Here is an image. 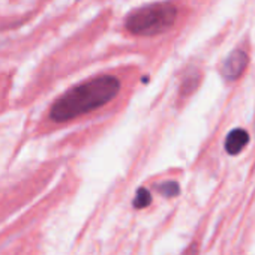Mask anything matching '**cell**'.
<instances>
[{"instance_id":"52a82bcc","label":"cell","mask_w":255,"mask_h":255,"mask_svg":"<svg viewBox=\"0 0 255 255\" xmlns=\"http://www.w3.org/2000/svg\"><path fill=\"white\" fill-rule=\"evenodd\" d=\"M156 189H158L164 197H170V198L179 195V192H180V188H179V183H177V182H164V183L158 185Z\"/></svg>"},{"instance_id":"277c9868","label":"cell","mask_w":255,"mask_h":255,"mask_svg":"<svg viewBox=\"0 0 255 255\" xmlns=\"http://www.w3.org/2000/svg\"><path fill=\"white\" fill-rule=\"evenodd\" d=\"M249 135L243 129H233L225 140V150L230 155H237L242 152V149L248 144Z\"/></svg>"},{"instance_id":"5b68a950","label":"cell","mask_w":255,"mask_h":255,"mask_svg":"<svg viewBox=\"0 0 255 255\" xmlns=\"http://www.w3.org/2000/svg\"><path fill=\"white\" fill-rule=\"evenodd\" d=\"M200 83V72H189L185 80H183V84H182V90H183V95H188L191 92H194L197 89Z\"/></svg>"},{"instance_id":"7a4b0ae2","label":"cell","mask_w":255,"mask_h":255,"mask_svg":"<svg viewBox=\"0 0 255 255\" xmlns=\"http://www.w3.org/2000/svg\"><path fill=\"white\" fill-rule=\"evenodd\" d=\"M177 9L171 3H153L132 11L126 18V29L137 36H155L173 27Z\"/></svg>"},{"instance_id":"3957f363","label":"cell","mask_w":255,"mask_h":255,"mask_svg":"<svg viewBox=\"0 0 255 255\" xmlns=\"http://www.w3.org/2000/svg\"><path fill=\"white\" fill-rule=\"evenodd\" d=\"M246 66H248V54L242 50H236L227 57V60L221 68V72L227 80H236L243 74Z\"/></svg>"},{"instance_id":"6da1fadb","label":"cell","mask_w":255,"mask_h":255,"mask_svg":"<svg viewBox=\"0 0 255 255\" xmlns=\"http://www.w3.org/2000/svg\"><path fill=\"white\" fill-rule=\"evenodd\" d=\"M119 90L120 83L116 77L102 75L92 78L62 95L53 104L50 117L54 122L72 120L108 104L119 93Z\"/></svg>"},{"instance_id":"8992f818","label":"cell","mask_w":255,"mask_h":255,"mask_svg":"<svg viewBox=\"0 0 255 255\" xmlns=\"http://www.w3.org/2000/svg\"><path fill=\"white\" fill-rule=\"evenodd\" d=\"M152 203V195L146 188H140L137 191L135 200H134V207L135 209H144Z\"/></svg>"}]
</instances>
